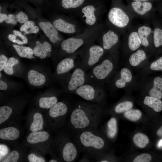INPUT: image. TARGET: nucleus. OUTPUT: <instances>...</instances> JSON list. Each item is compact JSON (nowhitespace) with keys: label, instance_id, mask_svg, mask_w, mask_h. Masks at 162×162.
Wrapping results in <instances>:
<instances>
[{"label":"nucleus","instance_id":"obj_26","mask_svg":"<svg viewBox=\"0 0 162 162\" xmlns=\"http://www.w3.org/2000/svg\"><path fill=\"white\" fill-rule=\"evenodd\" d=\"M12 46L20 57L30 59L35 58L33 56V50L31 48L15 44H13Z\"/></svg>","mask_w":162,"mask_h":162},{"label":"nucleus","instance_id":"obj_3","mask_svg":"<svg viewBox=\"0 0 162 162\" xmlns=\"http://www.w3.org/2000/svg\"><path fill=\"white\" fill-rule=\"evenodd\" d=\"M104 25L99 23L94 26L86 27L81 33L64 40L60 45L58 61L72 54L83 47L94 43L104 29Z\"/></svg>","mask_w":162,"mask_h":162},{"label":"nucleus","instance_id":"obj_30","mask_svg":"<svg viewBox=\"0 0 162 162\" xmlns=\"http://www.w3.org/2000/svg\"><path fill=\"white\" fill-rule=\"evenodd\" d=\"M43 120L42 114L39 112H36L33 116V121L30 128L32 132L38 131L43 128Z\"/></svg>","mask_w":162,"mask_h":162},{"label":"nucleus","instance_id":"obj_24","mask_svg":"<svg viewBox=\"0 0 162 162\" xmlns=\"http://www.w3.org/2000/svg\"><path fill=\"white\" fill-rule=\"evenodd\" d=\"M118 131L117 120L115 117L111 118L106 123L105 133L107 137L113 139L117 134Z\"/></svg>","mask_w":162,"mask_h":162},{"label":"nucleus","instance_id":"obj_39","mask_svg":"<svg viewBox=\"0 0 162 162\" xmlns=\"http://www.w3.org/2000/svg\"><path fill=\"white\" fill-rule=\"evenodd\" d=\"M19 157V153L16 151H13L3 159L2 162H16Z\"/></svg>","mask_w":162,"mask_h":162},{"label":"nucleus","instance_id":"obj_10","mask_svg":"<svg viewBox=\"0 0 162 162\" xmlns=\"http://www.w3.org/2000/svg\"><path fill=\"white\" fill-rule=\"evenodd\" d=\"M65 142L63 141L61 145L60 154L64 161L66 162L75 161L79 156L81 152L73 135L70 133L66 137Z\"/></svg>","mask_w":162,"mask_h":162},{"label":"nucleus","instance_id":"obj_5","mask_svg":"<svg viewBox=\"0 0 162 162\" xmlns=\"http://www.w3.org/2000/svg\"><path fill=\"white\" fill-rule=\"evenodd\" d=\"M84 46L59 61L53 74L54 81L62 86L64 84L70 76V72L77 65Z\"/></svg>","mask_w":162,"mask_h":162},{"label":"nucleus","instance_id":"obj_45","mask_svg":"<svg viewBox=\"0 0 162 162\" xmlns=\"http://www.w3.org/2000/svg\"><path fill=\"white\" fill-rule=\"evenodd\" d=\"M7 57L4 54L0 55V72L4 69L8 61Z\"/></svg>","mask_w":162,"mask_h":162},{"label":"nucleus","instance_id":"obj_40","mask_svg":"<svg viewBox=\"0 0 162 162\" xmlns=\"http://www.w3.org/2000/svg\"><path fill=\"white\" fill-rule=\"evenodd\" d=\"M151 156L149 154L144 153L136 156L133 160V162H149L152 160Z\"/></svg>","mask_w":162,"mask_h":162},{"label":"nucleus","instance_id":"obj_13","mask_svg":"<svg viewBox=\"0 0 162 162\" xmlns=\"http://www.w3.org/2000/svg\"><path fill=\"white\" fill-rule=\"evenodd\" d=\"M72 106L64 101L58 102L50 109V116L56 119V126L59 127L64 123L65 117L70 113Z\"/></svg>","mask_w":162,"mask_h":162},{"label":"nucleus","instance_id":"obj_29","mask_svg":"<svg viewBox=\"0 0 162 162\" xmlns=\"http://www.w3.org/2000/svg\"><path fill=\"white\" fill-rule=\"evenodd\" d=\"M146 58V55L145 52L140 50L130 56L129 58V62L132 66L135 67L144 60Z\"/></svg>","mask_w":162,"mask_h":162},{"label":"nucleus","instance_id":"obj_25","mask_svg":"<svg viewBox=\"0 0 162 162\" xmlns=\"http://www.w3.org/2000/svg\"><path fill=\"white\" fill-rule=\"evenodd\" d=\"M132 7L134 11L140 15H143L151 10L152 5L148 2L134 1L131 3Z\"/></svg>","mask_w":162,"mask_h":162},{"label":"nucleus","instance_id":"obj_51","mask_svg":"<svg viewBox=\"0 0 162 162\" xmlns=\"http://www.w3.org/2000/svg\"><path fill=\"white\" fill-rule=\"evenodd\" d=\"M157 135L160 137H162V125L158 130L156 133Z\"/></svg>","mask_w":162,"mask_h":162},{"label":"nucleus","instance_id":"obj_38","mask_svg":"<svg viewBox=\"0 0 162 162\" xmlns=\"http://www.w3.org/2000/svg\"><path fill=\"white\" fill-rule=\"evenodd\" d=\"M154 45L156 47L162 45V29L159 28L154 29Z\"/></svg>","mask_w":162,"mask_h":162},{"label":"nucleus","instance_id":"obj_33","mask_svg":"<svg viewBox=\"0 0 162 162\" xmlns=\"http://www.w3.org/2000/svg\"><path fill=\"white\" fill-rule=\"evenodd\" d=\"M133 141L136 146L140 148H144L149 143V139L145 134L138 133L136 134L133 137Z\"/></svg>","mask_w":162,"mask_h":162},{"label":"nucleus","instance_id":"obj_18","mask_svg":"<svg viewBox=\"0 0 162 162\" xmlns=\"http://www.w3.org/2000/svg\"><path fill=\"white\" fill-rule=\"evenodd\" d=\"M61 92V89L56 88L51 95L40 97L38 101L39 107L42 109H50L58 102V95Z\"/></svg>","mask_w":162,"mask_h":162},{"label":"nucleus","instance_id":"obj_50","mask_svg":"<svg viewBox=\"0 0 162 162\" xmlns=\"http://www.w3.org/2000/svg\"><path fill=\"white\" fill-rule=\"evenodd\" d=\"M8 38L9 40L12 42L16 40V36L12 34H9L8 36Z\"/></svg>","mask_w":162,"mask_h":162},{"label":"nucleus","instance_id":"obj_4","mask_svg":"<svg viewBox=\"0 0 162 162\" xmlns=\"http://www.w3.org/2000/svg\"><path fill=\"white\" fill-rule=\"evenodd\" d=\"M24 78L28 85L34 88L47 86L54 81L50 69L39 65L26 68Z\"/></svg>","mask_w":162,"mask_h":162},{"label":"nucleus","instance_id":"obj_55","mask_svg":"<svg viewBox=\"0 0 162 162\" xmlns=\"http://www.w3.org/2000/svg\"><path fill=\"white\" fill-rule=\"evenodd\" d=\"M158 146L159 147L162 146V139L160 140L158 143Z\"/></svg>","mask_w":162,"mask_h":162},{"label":"nucleus","instance_id":"obj_54","mask_svg":"<svg viewBox=\"0 0 162 162\" xmlns=\"http://www.w3.org/2000/svg\"><path fill=\"white\" fill-rule=\"evenodd\" d=\"M14 43H16L22 45L24 43L23 41H22L19 39H16L14 40L13 42Z\"/></svg>","mask_w":162,"mask_h":162},{"label":"nucleus","instance_id":"obj_41","mask_svg":"<svg viewBox=\"0 0 162 162\" xmlns=\"http://www.w3.org/2000/svg\"><path fill=\"white\" fill-rule=\"evenodd\" d=\"M150 67L152 70H162V56L152 63Z\"/></svg>","mask_w":162,"mask_h":162},{"label":"nucleus","instance_id":"obj_17","mask_svg":"<svg viewBox=\"0 0 162 162\" xmlns=\"http://www.w3.org/2000/svg\"><path fill=\"white\" fill-rule=\"evenodd\" d=\"M33 51L35 56L39 57L40 59H44L47 57L50 56L52 48L51 45L47 41H44L41 44L40 41H37Z\"/></svg>","mask_w":162,"mask_h":162},{"label":"nucleus","instance_id":"obj_44","mask_svg":"<svg viewBox=\"0 0 162 162\" xmlns=\"http://www.w3.org/2000/svg\"><path fill=\"white\" fill-rule=\"evenodd\" d=\"M28 160L29 162H44L45 160L43 158L38 157L34 154H30L28 157Z\"/></svg>","mask_w":162,"mask_h":162},{"label":"nucleus","instance_id":"obj_36","mask_svg":"<svg viewBox=\"0 0 162 162\" xmlns=\"http://www.w3.org/2000/svg\"><path fill=\"white\" fill-rule=\"evenodd\" d=\"M12 112L11 107L8 106H2L0 107V124L8 119Z\"/></svg>","mask_w":162,"mask_h":162},{"label":"nucleus","instance_id":"obj_57","mask_svg":"<svg viewBox=\"0 0 162 162\" xmlns=\"http://www.w3.org/2000/svg\"><path fill=\"white\" fill-rule=\"evenodd\" d=\"M49 162H57L56 160L55 159H52L50 160L49 161Z\"/></svg>","mask_w":162,"mask_h":162},{"label":"nucleus","instance_id":"obj_35","mask_svg":"<svg viewBox=\"0 0 162 162\" xmlns=\"http://www.w3.org/2000/svg\"><path fill=\"white\" fill-rule=\"evenodd\" d=\"M20 63L19 60L14 57L10 58L7 63L3 69L4 71L9 75H14L13 67L14 65Z\"/></svg>","mask_w":162,"mask_h":162},{"label":"nucleus","instance_id":"obj_37","mask_svg":"<svg viewBox=\"0 0 162 162\" xmlns=\"http://www.w3.org/2000/svg\"><path fill=\"white\" fill-rule=\"evenodd\" d=\"M142 112L139 110H130L125 112L124 116L128 119L132 121L139 120L142 116Z\"/></svg>","mask_w":162,"mask_h":162},{"label":"nucleus","instance_id":"obj_53","mask_svg":"<svg viewBox=\"0 0 162 162\" xmlns=\"http://www.w3.org/2000/svg\"><path fill=\"white\" fill-rule=\"evenodd\" d=\"M22 40L24 44H26L28 42V40L27 38L24 35H22L20 37Z\"/></svg>","mask_w":162,"mask_h":162},{"label":"nucleus","instance_id":"obj_56","mask_svg":"<svg viewBox=\"0 0 162 162\" xmlns=\"http://www.w3.org/2000/svg\"><path fill=\"white\" fill-rule=\"evenodd\" d=\"M134 1H138L141 2H145L149 0H133Z\"/></svg>","mask_w":162,"mask_h":162},{"label":"nucleus","instance_id":"obj_11","mask_svg":"<svg viewBox=\"0 0 162 162\" xmlns=\"http://www.w3.org/2000/svg\"><path fill=\"white\" fill-rule=\"evenodd\" d=\"M53 25L58 31L73 36L81 33L86 28L74 18L58 17L53 20Z\"/></svg>","mask_w":162,"mask_h":162},{"label":"nucleus","instance_id":"obj_9","mask_svg":"<svg viewBox=\"0 0 162 162\" xmlns=\"http://www.w3.org/2000/svg\"><path fill=\"white\" fill-rule=\"evenodd\" d=\"M87 72L77 65L67 80L62 86V92L73 93L77 88L86 83Z\"/></svg>","mask_w":162,"mask_h":162},{"label":"nucleus","instance_id":"obj_47","mask_svg":"<svg viewBox=\"0 0 162 162\" xmlns=\"http://www.w3.org/2000/svg\"><path fill=\"white\" fill-rule=\"evenodd\" d=\"M24 25L26 27L30 28H32L35 26V23L33 21H28L25 23Z\"/></svg>","mask_w":162,"mask_h":162},{"label":"nucleus","instance_id":"obj_32","mask_svg":"<svg viewBox=\"0 0 162 162\" xmlns=\"http://www.w3.org/2000/svg\"><path fill=\"white\" fill-rule=\"evenodd\" d=\"M141 41L138 32H131L128 38V45L129 48L132 51L138 49L141 44Z\"/></svg>","mask_w":162,"mask_h":162},{"label":"nucleus","instance_id":"obj_27","mask_svg":"<svg viewBox=\"0 0 162 162\" xmlns=\"http://www.w3.org/2000/svg\"><path fill=\"white\" fill-rule=\"evenodd\" d=\"M143 103L156 112H160L162 110V102L160 99L147 96L144 98Z\"/></svg>","mask_w":162,"mask_h":162},{"label":"nucleus","instance_id":"obj_19","mask_svg":"<svg viewBox=\"0 0 162 162\" xmlns=\"http://www.w3.org/2000/svg\"><path fill=\"white\" fill-rule=\"evenodd\" d=\"M86 0H62L61 4L64 9L72 12L73 16H78Z\"/></svg>","mask_w":162,"mask_h":162},{"label":"nucleus","instance_id":"obj_48","mask_svg":"<svg viewBox=\"0 0 162 162\" xmlns=\"http://www.w3.org/2000/svg\"><path fill=\"white\" fill-rule=\"evenodd\" d=\"M80 162H90L91 160L87 156L84 154L81 158L80 160Z\"/></svg>","mask_w":162,"mask_h":162},{"label":"nucleus","instance_id":"obj_21","mask_svg":"<svg viewBox=\"0 0 162 162\" xmlns=\"http://www.w3.org/2000/svg\"><path fill=\"white\" fill-rule=\"evenodd\" d=\"M49 137V134L45 131H36L30 133L27 138L28 143L34 144L43 142Z\"/></svg>","mask_w":162,"mask_h":162},{"label":"nucleus","instance_id":"obj_12","mask_svg":"<svg viewBox=\"0 0 162 162\" xmlns=\"http://www.w3.org/2000/svg\"><path fill=\"white\" fill-rule=\"evenodd\" d=\"M102 13L100 9L92 4L83 6L79 13V16L86 27L97 25L99 23Z\"/></svg>","mask_w":162,"mask_h":162},{"label":"nucleus","instance_id":"obj_15","mask_svg":"<svg viewBox=\"0 0 162 162\" xmlns=\"http://www.w3.org/2000/svg\"><path fill=\"white\" fill-rule=\"evenodd\" d=\"M119 40L118 35L112 30L109 29L101 32L96 41L104 50H110L117 44Z\"/></svg>","mask_w":162,"mask_h":162},{"label":"nucleus","instance_id":"obj_7","mask_svg":"<svg viewBox=\"0 0 162 162\" xmlns=\"http://www.w3.org/2000/svg\"><path fill=\"white\" fill-rule=\"evenodd\" d=\"M102 82L86 83L77 88L72 94L90 102L102 104L104 93Z\"/></svg>","mask_w":162,"mask_h":162},{"label":"nucleus","instance_id":"obj_16","mask_svg":"<svg viewBox=\"0 0 162 162\" xmlns=\"http://www.w3.org/2000/svg\"><path fill=\"white\" fill-rule=\"evenodd\" d=\"M39 26L51 42L57 45L62 41V38L59 36L58 31L49 22H40Z\"/></svg>","mask_w":162,"mask_h":162},{"label":"nucleus","instance_id":"obj_31","mask_svg":"<svg viewBox=\"0 0 162 162\" xmlns=\"http://www.w3.org/2000/svg\"><path fill=\"white\" fill-rule=\"evenodd\" d=\"M151 32V29L149 27L142 26L139 28L138 33L141 40V44L144 46L149 45L148 37Z\"/></svg>","mask_w":162,"mask_h":162},{"label":"nucleus","instance_id":"obj_2","mask_svg":"<svg viewBox=\"0 0 162 162\" xmlns=\"http://www.w3.org/2000/svg\"><path fill=\"white\" fill-rule=\"evenodd\" d=\"M70 130L81 152L91 161H94L98 154L103 152L106 142L102 132L98 128Z\"/></svg>","mask_w":162,"mask_h":162},{"label":"nucleus","instance_id":"obj_43","mask_svg":"<svg viewBox=\"0 0 162 162\" xmlns=\"http://www.w3.org/2000/svg\"><path fill=\"white\" fill-rule=\"evenodd\" d=\"M17 21L21 23H24L28 21L27 16L24 13L20 11L16 16Z\"/></svg>","mask_w":162,"mask_h":162},{"label":"nucleus","instance_id":"obj_8","mask_svg":"<svg viewBox=\"0 0 162 162\" xmlns=\"http://www.w3.org/2000/svg\"><path fill=\"white\" fill-rule=\"evenodd\" d=\"M114 68L110 58H103L88 71L86 83L102 82L110 75Z\"/></svg>","mask_w":162,"mask_h":162},{"label":"nucleus","instance_id":"obj_20","mask_svg":"<svg viewBox=\"0 0 162 162\" xmlns=\"http://www.w3.org/2000/svg\"><path fill=\"white\" fill-rule=\"evenodd\" d=\"M120 77L117 79L115 82V86L118 88L124 87L127 82H130L132 78V74L127 68L122 69L120 72Z\"/></svg>","mask_w":162,"mask_h":162},{"label":"nucleus","instance_id":"obj_6","mask_svg":"<svg viewBox=\"0 0 162 162\" xmlns=\"http://www.w3.org/2000/svg\"><path fill=\"white\" fill-rule=\"evenodd\" d=\"M105 52L100 45L94 42L88 44L84 46L77 65L88 72L103 59Z\"/></svg>","mask_w":162,"mask_h":162},{"label":"nucleus","instance_id":"obj_42","mask_svg":"<svg viewBox=\"0 0 162 162\" xmlns=\"http://www.w3.org/2000/svg\"><path fill=\"white\" fill-rule=\"evenodd\" d=\"M39 27L36 26L32 28H28L24 25H22L20 27V30L21 32H24L26 34L30 33H36L39 31Z\"/></svg>","mask_w":162,"mask_h":162},{"label":"nucleus","instance_id":"obj_52","mask_svg":"<svg viewBox=\"0 0 162 162\" xmlns=\"http://www.w3.org/2000/svg\"><path fill=\"white\" fill-rule=\"evenodd\" d=\"M13 33L16 36H19L20 37L22 35V34L20 32L14 30L13 31Z\"/></svg>","mask_w":162,"mask_h":162},{"label":"nucleus","instance_id":"obj_34","mask_svg":"<svg viewBox=\"0 0 162 162\" xmlns=\"http://www.w3.org/2000/svg\"><path fill=\"white\" fill-rule=\"evenodd\" d=\"M133 106L131 102L126 101L118 104L115 106L114 111L116 113H120L130 110Z\"/></svg>","mask_w":162,"mask_h":162},{"label":"nucleus","instance_id":"obj_1","mask_svg":"<svg viewBox=\"0 0 162 162\" xmlns=\"http://www.w3.org/2000/svg\"><path fill=\"white\" fill-rule=\"evenodd\" d=\"M102 105L84 101L75 103L69 113L68 125L70 129L98 128L103 112Z\"/></svg>","mask_w":162,"mask_h":162},{"label":"nucleus","instance_id":"obj_46","mask_svg":"<svg viewBox=\"0 0 162 162\" xmlns=\"http://www.w3.org/2000/svg\"><path fill=\"white\" fill-rule=\"evenodd\" d=\"M17 20L16 19V16L10 14L7 16L6 19L5 20V22L8 24H12L15 25L17 23Z\"/></svg>","mask_w":162,"mask_h":162},{"label":"nucleus","instance_id":"obj_22","mask_svg":"<svg viewBox=\"0 0 162 162\" xmlns=\"http://www.w3.org/2000/svg\"><path fill=\"white\" fill-rule=\"evenodd\" d=\"M20 133L16 128L9 127L0 130V138L4 140H14L18 138Z\"/></svg>","mask_w":162,"mask_h":162},{"label":"nucleus","instance_id":"obj_23","mask_svg":"<svg viewBox=\"0 0 162 162\" xmlns=\"http://www.w3.org/2000/svg\"><path fill=\"white\" fill-rule=\"evenodd\" d=\"M162 78L160 77H155L153 80V86L149 90L150 96L159 99L162 98Z\"/></svg>","mask_w":162,"mask_h":162},{"label":"nucleus","instance_id":"obj_49","mask_svg":"<svg viewBox=\"0 0 162 162\" xmlns=\"http://www.w3.org/2000/svg\"><path fill=\"white\" fill-rule=\"evenodd\" d=\"M7 17L6 14L1 13L0 14V22L2 23L5 21Z\"/></svg>","mask_w":162,"mask_h":162},{"label":"nucleus","instance_id":"obj_14","mask_svg":"<svg viewBox=\"0 0 162 162\" xmlns=\"http://www.w3.org/2000/svg\"><path fill=\"white\" fill-rule=\"evenodd\" d=\"M109 22L113 26L122 28L127 26L129 19L128 15L121 8L114 7L109 10L108 14Z\"/></svg>","mask_w":162,"mask_h":162},{"label":"nucleus","instance_id":"obj_28","mask_svg":"<svg viewBox=\"0 0 162 162\" xmlns=\"http://www.w3.org/2000/svg\"><path fill=\"white\" fill-rule=\"evenodd\" d=\"M0 90L3 91H8L11 89H21V86L18 83L8 81L4 78L0 72Z\"/></svg>","mask_w":162,"mask_h":162}]
</instances>
